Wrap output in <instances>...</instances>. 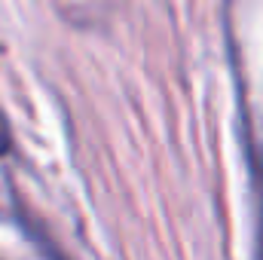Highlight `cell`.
<instances>
[{
    "label": "cell",
    "mask_w": 263,
    "mask_h": 260,
    "mask_svg": "<svg viewBox=\"0 0 263 260\" xmlns=\"http://www.w3.org/2000/svg\"><path fill=\"white\" fill-rule=\"evenodd\" d=\"M257 178H260V214H263V156H260V165H257Z\"/></svg>",
    "instance_id": "7a4b0ae2"
},
{
    "label": "cell",
    "mask_w": 263,
    "mask_h": 260,
    "mask_svg": "<svg viewBox=\"0 0 263 260\" xmlns=\"http://www.w3.org/2000/svg\"><path fill=\"white\" fill-rule=\"evenodd\" d=\"M6 150H9V129H6V123L0 117V153H6Z\"/></svg>",
    "instance_id": "6da1fadb"
}]
</instances>
